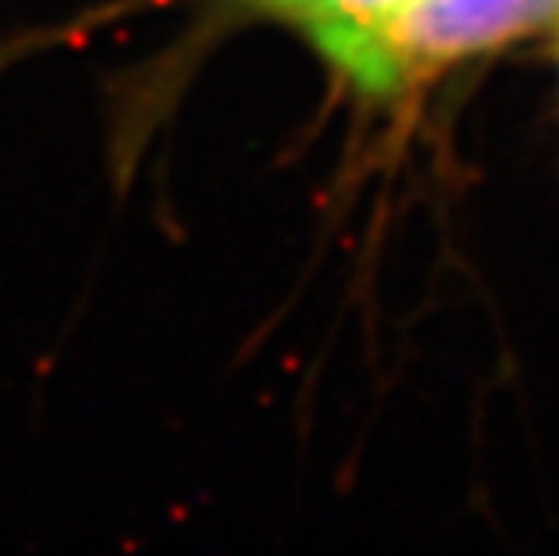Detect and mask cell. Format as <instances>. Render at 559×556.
Wrapping results in <instances>:
<instances>
[{"instance_id": "2", "label": "cell", "mask_w": 559, "mask_h": 556, "mask_svg": "<svg viewBox=\"0 0 559 556\" xmlns=\"http://www.w3.org/2000/svg\"><path fill=\"white\" fill-rule=\"evenodd\" d=\"M298 21L322 55L369 94L402 87L389 55V27L409 0H265Z\"/></svg>"}, {"instance_id": "1", "label": "cell", "mask_w": 559, "mask_h": 556, "mask_svg": "<svg viewBox=\"0 0 559 556\" xmlns=\"http://www.w3.org/2000/svg\"><path fill=\"white\" fill-rule=\"evenodd\" d=\"M556 17L559 0H409L389 27V55L405 84Z\"/></svg>"}]
</instances>
